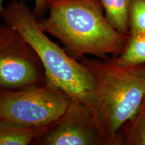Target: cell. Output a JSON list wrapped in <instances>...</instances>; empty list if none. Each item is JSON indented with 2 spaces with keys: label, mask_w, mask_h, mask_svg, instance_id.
Returning <instances> with one entry per match:
<instances>
[{
  "label": "cell",
  "mask_w": 145,
  "mask_h": 145,
  "mask_svg": "<svg viewBox=\"0 0 145 145\" xmlns=\"http://www.w3.org/2000/svg\"><path fill=\"white\" fill-rule=\"evenodd\" d=\"M48 10L46 18L38 20L40 28L61 41L76 60L118 56L129 39L110 24L99 0H50Z\"/></svg>",
  "instance_id": "1"
},
{
  "label": "cell",
  "mask_w": 145,
  "mask_h": 145,
  "mask_svg": "<svg viewBox=\"0 0 145 145\" xmlns=\"http://www.w3.org/2000/svg\"><path fill=\"white\" fill-rule=\"evenodd\" d=\"M80 61L95 78L89 107L95 124L106 145H116L120 130L135 115L145 97L144 65L122 66L108 58L83 57Z\"/></svg>",
  "instance_id": "2"
},
{
  "label": "cell",
  "mask_w": 145,
  "mask_h": 145,
  "mask_svg": "<svg viewBox=\"0 0 145 145\" xmlns=\"http://www.w3.org/2000/svg\"><path fill=\"white\" fill-rule=\"evenodd\" d=\"M0 18L19 32L35 50L44 67L47 85L90 107L95 86L93 75L86 65L48 38L23 0H12L0 11Z\"/></svg>",
  "instance_id": "3"
},
{
  "label": "cell",
  "mask_w": 145,
  "mask_h": 145,
  "mask_svg": "<svg viewBox=\"0 0 145 145\" xmlns=\"http://www.w3.org/2000/svg\"><path fill=\"white\" fill-rule=\"evenodd\" d=\"M72 99L64 91L44 85L0 93V122L26 127L49 126L65 113Z\"/></svg>",
  "instance_id": "4"
},
{
  "label": "cell",
  "mask_w": 145,
  "mask_h": 145,
  "mask_svg": "<svg viewBox=\"0 0 145 145\" xmlns=\"http://www.w3.org/2000/svg\"><path fill=\"white\" fill-rule=\"evenodd\" d=\"M46 84L44 67L34 48L16 29L0 22V93Z\"/></svg>",
  "instance_id": "5"
},
{
  "label": "cell",
  "mask_w": 145,
  "mask_h": 145,
  "mask_svg": "<svg viewBox=\"0 0 145 145\" xmlns=\"http://www.w3.org/2000/svg\"><path fill=\"white\" fill-rule=\"evenodd\" d=\"M94 122L89 107L72 101L65 113L36 138V145H106Z\"/></svg>",
  "instance_id": "6"
},
{
  "label": "cell",
  "mask_w": 145,
  "mask_h": 145,
  "mask_svg": "<svg viewBox=\"0 0 145 145\" xmlns=\"http://www.w3.org/2000/svg\"><path fill=\"white\" fill-rule=\"evenodd\" d=\"M52 124L26 127L0 122V145L32 144L36 138L44 134Z\"/></svg>",
  "instance_id": "7"
},
{
  "label": "cell",
  "mask_w": 145,
  "mask_h": 145,
  "mask_svg": "<svg viewBox=\"0 0 145 145\" xmlns=\"http://www.w3.org/2000/svg\"><path fill=\"white\" fill-rule=\"evenodd\" d=\"M145 145V97L135 115L120 130L116 145Z\"/></svg>",
  "instance_id": "8"
},
{
  "label": "cell",
  "mask_w": 145,
  "mask_h": 145,
  "mask_svg": "<svg viewBox=\"0 0 145 145\" xmlns=\"http://www.w3.org/2000/svg\"><path fill=\"white\" fill-rule=\"evenodd\" d=\"M110 24L121 33L129 35V7L131 0H99Z\"/></svg>",
  "instance_id": "9"
},
{
  "label": "cell",
  "mask_w": 145,
  "mask_h": 145,
  "mask_svg": "<svg viewBox=\"0 0 145 145\" xmlns=\"http://www.w3.org/2000/svg\"><path fill=\"white\" fill-rule=\"evenodd\" d=\"M122 66L145 65V34H129V39L123 51L114 59Z\"/></svg>",
  "instance_id": "10"
},
{
  "label": "cell",
  "mask_w": 145,
  "mask_h": 145,
  "mask_svg": "<svg viewBox=\"0 0 145 145\" xmlns=\"http://www.w3.org/2000/svg\"><path fill=\"white\" fill-rule=\"evenodd\" d=\"M129 30V34H145V0L130 1Z\"/></svg>",
  "instance_id": "11"
},
{
  "label": "cell",
  "mask_w": 145,
  "mask_h": 145,
  "mask_svg": "<svg viewBox=\"0 0 145 145\" xmlns=\"http://www.w3.org/2000/svg\"><path fill=\"white\" fill-rule=\"evenodd\" d=\"M50 0H34V8L33 13L38 20L43 18L48 10ZM4 0H0V11L3 8V3Z\"/></svg>",
  "instance_id": "12"
},
{
  "label": "cell",
  "mask_w": 145,
  "mask_h": 145,
  "mask_svg": "<svg viewBox=\"0 0 145 145\" xmlns=\"http://www.w3.org/2000/svg\"><path fill=\"white\" fill-rule=\"evenodd\" d=\"M144 69H145V65H144Z\"/></svg>",
  "instance_id": "13"
}]
</instances>
